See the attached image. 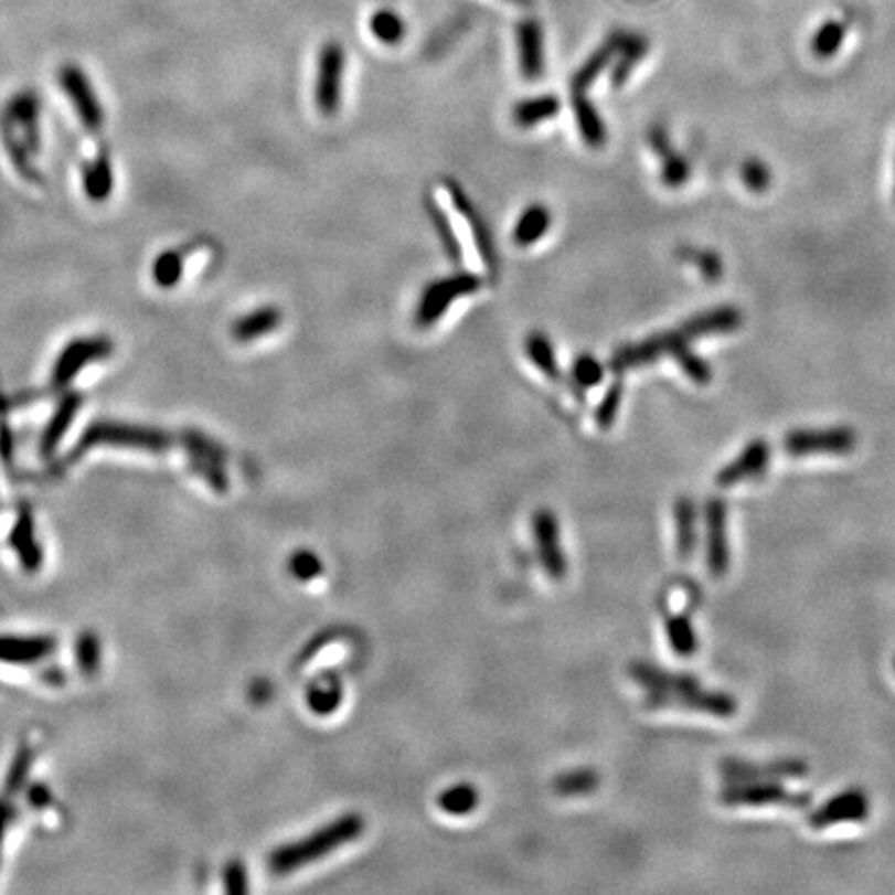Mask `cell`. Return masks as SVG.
Wrapping results in <instances>:
<instances>
[{"label": "cell", "instance_id": "cell-19", "mask_svg": "<svg viewBox=\"0 0 895 895\" xmlns=\"http://www.w3.org/2000/svg\"><path fill=\"white\" fill-rule=\"evenodd\" d=\"M674 523H676L678 556L689 560L693 556L696 543H699V531H696L699 514H696V504L689 496L678 498L676 504H674Z\"/></svg>", "mask_w": 895, "mask_h": 895}, {"label": "cell", "instance_id": "cell-23", "mask_svg": "<svg viewBox=\"0 0 895 895\" xmlns=\"http://www.w3.org/2000/svg\"><path fill=\"white\" fill-rule=\"evenodd\" d=\"M280 321H283V316L276 307H262L254 313L241 318L233 328V334H235V339L243 340V342L259 339V337L274 332L280 326Z\"/></svg>", "mask_w": 895, "mask_h": 895}, {"label": "cell", "instance_id": "cell-26", "mask_svg": "<svg viewBox=\"0 0 895 895\" xmlns=\"http://www.w3.org/2000/svg\"><path fill=\"white\" fill-rule=\"evenodd\" d=\"M844 23L838 21V19H829V21H825V23L814 32V35H812V54H814L817 58H823V61L835 56L838 51L842 49V44H844Z\"/></svg>", "mask_w": 895, "mask_h": 895}, {"label": "cell", "instance_id": "cell-36", "mask_svg": "<svg viewBox=\"0 0 895 895\" xmlns=\"http://www.w3.org/2000/svg\"><path fill=\"white\" fill-rule=\"evenodd\" d=\"M340 686L337 680H326V686L316 684V689L309 691V705L311 710L320 715H326L330 711L337 710L340 703Z\"/></svg>", "mask_w": 895, "mask_h": 895}, {"label": "cell", "instance_id": "cell-17", "mask_svg": "<svg viewBox=\"0 0 895 895\" xmlns=\"http://www.w3.org/2000/svg\"><path fill=\"white\" fill-rule=\"evenodd\" d=\"M626 32L622 30H614L611 34L604 40V44L593 51L592 56L580 65L573 77V92H587V87H592L593 82L606 71L611 67L616 54L620 51L622 42H625Z\"/></svg>", "mask_w": 895, "mask_h": 895}, {"label": "cell", "instance_id": "cell-15", "mask_svg": "<svg viewBox=\"0 0 895 895\" xmlns=\"http://www.w3.org/2000/svg\"><path fill=\"white\" fill-rule=\"evenodd\" d=\"M535 529V541H537V552H540L543 568L552 578H562L566 575V556L560 547V529H557L556 516L550 510H540L533 519Z\"/></svg>", "mask_w": 895, "mask_h": 895}, {"label": "cell", "instance_id": "cell-8", "mask_svg": "<svg viewBox=\"0 0 895 895\" xmlns=\"http://www.w3.org/2000/svg\"><path fill=\"white\" fill-rule=\"evenodd\" d=\"M686 342L689 340L680 334L678 328L670 330V332H659V334H653V337L641 340V342L620 347L609 359V367H611V372L616 373L637 370V367L658 361L659 356L672 355L680 344H686Z\"/></svg>", "mask_w": 895, "mask_h": 895}, {"label": "cell", "instance_id": "cell-4", "mask_svg": "<svg viewBox=\"0 0 895 895\" xmlns=\"http://www.w3.org/2000/svg\"><path fill=\"white\" fill-rule=\"evenodd\" d=\"M859 436L852 427H823V429H795L784 438V450L790 457H844L854 452Z\"/></svg>", "mask_w": 895, "mask_h": 895}, {"label": "cell", "instance_id": "cell-10", "mask_svg": "<svg viewBox=\"0 0 895 895\" xmlns=\"http://www.w3.org/2000/svg\"><path fill=\"white\" fill-rule=\"evenodd\" d=\"M707 531V568L711 576H724L732 562L727 541V507L722 498H710L705 504Z\"/></svg>", "mask_w": 895, "mask_h": 895}, {"label": "cell", "instance_id": "cell-13", "mask_svg": "<svg viewBox=\"0 0 895 895\" xmlns=\"http://www.w3.org/2000/svg\"><path fill=\"white\" fill-rule=\"evenodd\" d=\"M444 187H446V191H448V195H450V200H452L455 210H457L458 214L462 216V220L469 224L475 245H477V252L483 257L486 266H488L490 270H496L498 255H496V249H493V238H491L488 222L483 220V216H479V212H477L475 203L471 202V198L465 193L462 187L457 185V181H452V179L448 181V179H446Z\"/></svg>", "mask_w": 895, "mask_h": 895}, {"label": "cell", "instance_id": "cell-7", "mask_svg": "<svg viewBox=\"0 0 895 895\" xmlns=\"http://www.w3.org/2000/svg\"><path fill=\"white\" fill-rule=\"evenodd\" d=\"M344 49L339 42L323 44L318 61L316 77V106L323 117H334L342 100V75H344Z\"/></svg>", "mask_w": 895, "mask_h": 895}, {"label": "cell", "instance_id": "cell-1", "mask_svg": "<svg viewBox=\"0 0 895 895\" xmlns=\"http://www.w3.org/2000/svg\"><path fill=\"white\" fill-rule=\"evenodd\" d=\"M363 819L361 814H342L339 819L330 821L328 825L309 833L303 840L278 848L270 856V871L276 875H287L292 871L305 869L323 856L337 852L344 844L355 842L363 833Z\"/></svg>", "mask_w": 895, "mask_h": 895}, {"label": "cell", "instance_id": "cell-16", "mask_svg": "<svg viewBox=\"0 0 895 895\" xmlns=\"http://www.w3.org/2000/svg\"><path fill=\"white\" fill-rule=\"evenodd\" d=\"M519 65L526 79H540L545 68L543 56V28L537 19H523L516 28Z\"/></svg>", "mask_w": 895, "mask_h": 895}, {"label": "cell", "instance_id": "cell-31", "mask_svg": "<svg viewBox=\"0 0 895 895\" xmlns=\"http://www.w3.org/2000/svg\"><path fill=\"white\" fill-rule=\"evenodd\" d=\"M425 207H427V214H429L434 228L438 231V237L441 245H444V249H446V254L450 255L455 262H458L460 259V243H458L455 228H452L450 220L446 216V212L436 202H427Z\"/></svg>", "mask_w": 895, "mask_h": 895}, {"label": "cell", "instance_id": "cell-34", "mask_svg": "<svg viewBox=\"0 0 895 895\" xmlns=\"http://www.w3.org/2000/svg\"><path fill=\"white\" fill-rule=\"evenodd\" d=\"M622 396H625V384L618 380V382H614V384L609 386L606 396H604V401L595 408V423H597L601 429H609V427L616 423L618 411H620V406H622Z\"/></svg>", "mask_w": 895, "mask_h": 895}, {"label": "cell", "instance_id": "cell-37", "mask_svg": "<svg viewBox=\"0 0 895 895\" xmlns=\"http://www.w3.org/2000/svg\"><path fill=\"white\" fill-rule=\"evenodd\" d=\"M290 568H292L295 576H299V578L318 576L321 573L320 557L313 556L311 552H301V554H297V556L292 557Z\"/></svg>", "mask_w": 895, "mask_h": 895}, {"label": "cell", "instance_id": "cell-30", "mask_svg": "<svg viewBox=\"0 0 895 895\" xmlns=\"http://www.w3.org/2000/svg\"><path fill=\"white\" fill-rule=\"evenodd\" d=\"M479 798L473 786L469 784H458L450 790H444L438 798L439 809L448 814H467L477 807Z\"/></svg>", "mask_w": 895, "mask_h": 895}, {"label": "cell", "instance_id": "cell-12", "mask_svg": "<svg viewBox=\"0 0 895 895\" xmlns=\"http://www.w3.org/2000/svg\"><path fill=\"white\" fill-rule=\"evenodd\" d=\"M743 311L738 307L720 305V307H711L707 311H701L693 318H689L682 326H678V330L684 339L693 342V340L705 339V337L736 332L743 326Z\"/></svg>", "mask_w": 895, "mask_h": 895}, {"label": "cell", "instance_id": "cell-9", "mask_svg": "<svg viewBox=\"0 0 895 895\" xmlns=\"http://www.w3.org/2000/svg\"><path fill=\"white\" fill-rule=\"evenodd\" d=\"M869 812H871V800L866 792L861 788H848L844 792L829 798L828 802H823L819 809L809 812L807 823L812 829L821 831V829L840 825V823H861L869 819Z\"/></svg>", "mask_w": 895, "mask_h": 895}, {"label": "cell", "instance_id": "cell-25", "mask_svg": "<svg viewBox=\"0 0 895 895\" xmlns=\"http://www.w3.org/2000/svg\"><path fill=\"white\" fill-rule=\"evenodd\" d=\"M524 353L545 377H552V380L557 377L556 351H554L552 340L547 339L543 332H531L526 337Z\"/></svg>", "mask_w": 895, "mask_h": 895}, {"label": "cell", "instance_id": "cell-18", "mask_svg": "<svg viewBox=\"0 0 895 895\" xmlns=\"http://www.w3.org/2000/svg\"><path fill=\"white\" fill-rule=\"evenodd\" d=\"M573 110H575L576 127L583 141L589 148H601L608 141V129L601 119L599 110L587 100L585 92H573Z\"/></svg>", "mask_w": 895, "mask_h": 895}, {"label": "cell", "instance_id": "cell-33", "mask_svg": "<svg viewBox=\"0 0 895 895\" xmlns=\"http://www.w3.org/2000/svg\"><path fill=\"white\" fill-rule=\"evenodd\" d=\"M597 784H599V777L595 771L576 769V771L557 777L556 790L564 796L587 795L597 788Z\"/></svg>", "mask_w": 895, "mask_h": 895}, {"label": "cell", "instance_id": "cell-20", "mask_svg": "<svg viewBox=\"0 0 895 895\" xmlns=\"http://www.w3.org/2000/svg\"><path fill=\"white\" fill-rule=\"evenodd\" d=\"M647 52H649V40L644 35L628 34L626 32L625 42H622L620 51L616 54L611 75H609L611 85L622 87L630 79L635 67L647 56Z\"/></svg>", "mask_w": 895, "mask_h": 895}, {"label": "cell", "instance_id": "cell-38", "mask_svg": "<svg viewBox=\"0 0 895 895\" xmlns=\"http://www.w3.org/2000/svg\"><path fill=\"white\" fill-rule=\"evenodd\" d=\"M510 4H516V7H531L533 4V0H507Z\"/></svg>", "mask_w": 895, "mask_h": 895}, {"label": "cell", "instance_id": "cell-27", "mask_svg": "<svg viewBox=\"0 0 895 895\" xmlns=\"http://www.w3.org/2000/svg\"><path fill=\"white\" fill-rule=\"evenodd\" d=\"M678 257L693 264L696 270L707 283H717L724 276V259L713 249H696V247H682Z\"/></svg>", "mask_w": 895, "mask_h": 895}, {"label": "cell", "instance_id": "cell-28", "mask_svg": "<svg viewBox=\"0 0 895 895\" xmlns=\"http://www.w3.org/2000/svg\"><path fill=\"white\" fill-rule=\"evenodd\" d=\"M670 356H674L678 367L686 373V377L696 386H707L713 380V370H711L710 363L703 356L696 355L693 349L689 347V342L680 344Z\"/></svg>", "mask_w": 895, "mask_h": 895}, {"label": "cell", "instance_id": "cell-35", "mask_svg": "<svg viewBox=\"0 0 895 895\" xmlns=\"http://www.w3.org/2000/svg\"><path fill=\"white\" fill-rule=\"evenodd\" d=\"M573 377L580 388H593L604 380V365L589 353L576 356Z\"/></svg>", "mask_w": 895, "mask_h": 895}, {"label": "cell", "instance_id": "cell-32", "mask_svg": "<svg viewBox=\"0 0 895 895\" xmlns=\"http://www.w3.org/2000/svg\"><path fill=\"white\" fill-rule=\"evenodd\" d=\"M740 179H743L744 187L753 193H765L774 183L771 169L759 158L744 160L743 167H740Z\"/></svg>", "mask_w": 895, "mask_h": 895}, {"label": "cell", "instance_id": "cell-5", "mask_svg": "<svg viewBox=\"0 0 895 895\" xmlns=\"http://www.w3.org/2000/svg\"><path fill=\"white\" fill-rule=\"evenodd\" d=\"M722 805L726 807H767V805H781L805 809L811 802L807 792H792L779 781H729L720 795Z\"/></svg>", "mask_w": 895, "mask_h": 895}, {"label": "cell", "instance_id": "cell-29", "mask_svg": "<svg viewBox=\"0 0 895 895\" xmlns=\"http://www.w3.org/2000/svg\"><path fill=\"white\" fill-rule=\"evenodd\" d=\"M370 28H372V34L375 35L382 44L394 46V44H401V42L405 40V21L401 19V15H396L394 11H390V9L375 11L372 21H370Z\"/></svg>", "mask_w": 895, "mask_h": 895}, {"label": "cell", "instance_id": "cell-11", "mask_svg": "<svg viewBox=\"0 0 895 895\" xmlns=\"http://www.w3.org/2000/svg\"><path fill=\"white\" fill-rule=\"evenodd\" d=\"M771 462V446L765 439H753L744 446L743 452L727 462L724 469H720L715 475V483L720 488H734L744 481L757 479L760 475L767 473Z\"/></svg>", "mask_w": 895, "mask_h": 895}, {"label": "cell", "instance_id": "cell-14", "mask_svg": "<svg viewBox=\"0 0 895 895\" xmlns=\"http://www.w3.org/2000/svg\"><path fill=\"white\" fill-rule=\"evenodd\" d=\"M649 146L653 148V152L658 153L661 160V181L663 185L670 189H678L684 187L691 179V162L682 156V153L674 150L672 139L668 136V129L663 125H653L649 129Z\"/></svg>", "mask_w": 895, "mask_h": 895}, {"label": "cell", "instance_id": "cell-6", "mask_svg": "<svg viewBox=\"0 0 895 895\" xmlns=\"http://www.w3.org/2000/svg\"><path fill=\"white\" fill-rule=\"evenodd\" d=\"M720 774L729 781H781L800 779L809 774V763L802 759L746 760L729 757L720 763Z\"/></svg>", "mask_w": 895, "mask_h": 895}, {"label": "cell", "instance_id": "cell-22", "mask_svg": "<svg viewBox=\"0 0 895 895\" xmlns=\"http://www.w3.org/2000/svg\"><path fill=\"white\" fill-rule=\"evenodd\" d=\"M560 113V100L556 96H535V98H524L512 108V119L523 127H535L545 120H552Z\"/></svg>", "mask_w": 895, "mask_h": 895}, {"label": "cell", "instance_id": "cell-3", "mask_svg": "<svg viewBox=\"0 0 895 895\" xmlns=\"http://www.w3.org/2000/svg\"><path fill=\"white\" fill-rule=\"evenodd\" d=\"M644 703L651 710H689L707 713L713 717H732L738 711V701L722 691H707L699 684L668 693H647Z\"/></svg>", "mask_w": 895, "mask_h": 895}, {"label": "cell", "instance_id": "cell-21", "mask_svg": "<svg viewBox=\"0 0 895 895\" xmlns=\"http://www.w3.org/2000/svg\"><path fill=\"white\" fill-rule=\"evenodd\" d=\"M550 226H552V212L541 203H533L516 220L512 238L519 247H529L545 237Z\"/></svg>", "mask_w": 895, "mask_h": 895}, {"label": "cell", "instance_id": "cell-24", "mask_svg": "<svg viewBox=\"0 0 895 895\" xmlns=\"http://www.w3.org/2000/svg\"><path fill=\"white\" fill-rule=\"evenodd\" d=\"M665 635H668V641L672 644V651L680 658H691L696 653L699 639H696L693 622L682 611L665 616Z\"/></svg>", "mask_w": 895, "mask_h": 895}, {"label": "cell", "instance_id": "cell-2", "mask_svg": "<svg viewBox=\"0 0 895 895\" xmlns=\"http://www.w3.org/2000/svg\"><path fill=\"white\" fill-rule=\"evenodd\" d=\"M481 287H483L481 278L471 271H457L429 283L423 288L422 299L415 309L417 328L436 326L444 318V313L457 303V299L473 295Z\"/></svg>", "mask_w": 895, "mask_h": 895}]
</instances>
